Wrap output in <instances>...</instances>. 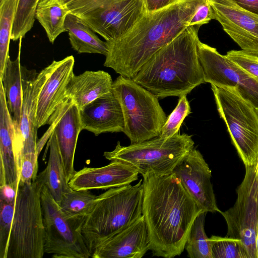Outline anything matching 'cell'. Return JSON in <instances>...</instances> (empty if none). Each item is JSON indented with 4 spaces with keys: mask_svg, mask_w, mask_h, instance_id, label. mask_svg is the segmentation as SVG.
I'll return each mask as SVG.
<instances>
[{
    "mask_svg": "<svg viewBox=\"0 0 258 258\" xmlns=\"http://www.w3.org/2000/svg\"><path fill=\"white\" fill-rule=\"evenodd\" d=\"M143 177L142 215L153 255L179 256L195 219L204 211L173 173L164 176L149 173Z\"/></svg>",
    "mask_w": 258,
    "mask_h": 258,
    "instance_id": "cell-1",
    "label": "cell"
},
{
    "mask_svg": "<svg viewBox=\"0 0 258 258\" xmlns=\"http://www.w3.org/2000/svg\"><path fill=\"white\" fill-rule=\"evenodd\" d=\"M204 0H176L160 10L147 12L120 39L107 42L104 66L132 79L158 50L188 27L198 6Z\"/></svg>",
    "mask_w": 258,
    "mask_h": 258,
    "instance_id": "cell-2",
    "label": "cell"
},
{
    "mask_svg": "<svg viewBox=\"0 0 258 258\" xmlns=\"http://www.w3.org/2000/svg\"><path fill=\"white\" fill-rule=\"evenodd\" d=\"M199 29L184 30L154 54L132 79L160 99L187 95L205 83L198 50Z\"/></svg>",
    "mask_w": 258,
    "mask_h": 258,
    "instance_id": "cell-3",
    "label": "cell"
},
{
    "mask_svg": "<svg viewBox=\"0 0 258 258\" xmlns=\"http://www.w3.org/2000/svg\"><path fill=\"white\" fill-rule=\"evenodd\" d=\"M144 195L141 179L134 185L109 188L97 196L92 210L80 226L91 255L102 242L142 215Z\"/></svg>",
    "mask_w": 258,
    "mask_h": 258,
    "instance_id": "cell-4",
    "label": "cell"
},
{
    "mask_svg": "<svg viewBox=\"0 0 258 258\" xmlns=\"http://www.w3.org/2000/svg\"><path fill=\"white\" fill-rule=\"evenodd\" d=\"M46 169L31 183L19 185L6 258H42L45 229L41 193Z\"/></svg>",
    "mask_w": 258,
    "mask_h": 258,
    "instance_id": "cell-5",
    "label": "cell"
},
{
    "mask_svg": "<svg viewBox=\"0 0 258 258\" xmlns=\"http://www.w3.org/2000/svg\"><path fill=\"white\" fill-rule=\"evenodd\" d=\"M191 135L178 133L165 138L158 136L140 143L122 146L103 156L108 160H120L133 166L142 176L149 173L164 176L172 173L177 164L194 148Z\"/></svg>",
    "mask_w": 258,
    "mask_h": 258,
    "instance_id": "cell-6",
    "label": "cell"
},
{
    "mask_svg": "<svg viewBox=\"0 0 258 258\" xmlns=\"http://www.w3.org/2000/svg\"><path fill=\"white\" fill-rule=\"evenodd\" d=\"M112 91L123 114V133L131 144L158 137L167 116L159 99L132 79L119 75L113 82Z\"/></svg>",
    "mask_w": 258,
    "mask_h": 258,
    "instance_id": "cell-7",
    "label": "cell"
},
{
    "mask_svg": "<svg viewBox=\"0 0 258 258\" xmlns=\"http://www.w3.org/2000/svg\"><path fill=\"white\" fill-rule=\"evenodd\" d=\"M67 6L107 42L125 35L146 13L145 0H74Z\"/></svg>",
    "mask_w": 258,
    "mask_h": 258,
    "instance_id": "cell-8",
    "label": "cell"
},
{
    "mask_svg": "<svg viewBox=\"0 0 258 258\" xmlns=\"http://www.w3.org/2000/svg\"><path fill=\"white\" fill-rule=\"evenodd\" d=\"M217 108L245 166L258 158V112L237 93L211 85Z\"/></svg>",
    "mask_w": 258,
    "mask_h": 258,
    "instance_id": "cell-9",
    "label": "cell"
},
{
    "mask_svg": "<svg viewBox=\"0 0 258 258\" xmlns=\"http://www.w3.org/2000/svg\"><path fill=\"white\" fill-rule=\"evenodd\" d=\"M41 203L45 229V253L55 258L91 257L80 231L82 223L66 218L47 187L43 185Z\"/></svg>",
    "mask_w": 258,
    "mask_h": 258,
    "instance_id": "cell-10",
    "label": "cell"
},
{
    "mask_svg": "<svg viewBox=\"0 0 258 258\" xmlns=\"http://www.w3.org/2000/svg\"><path fill=\"white\" fill-rule=\"evenodd\" d=\"M245 167L243 180L236 192L234 206L220 212L227 225L226 237L241 241L248 258H257L255 246L258 224V162Z\"/></svg>",
    "mask_w": 258,
    "mask_h": 258,
    "instance_id": "cell-11",
    "label": "cell"
},
{
    "mask_svg": "<svg viewBox=\"0 0 258 258\" xmlns=\"http://www.w3.org/2000/svg\"><path fill=\"white\" fill-rule=\"evenodd\" d=\"M198 54L205 83L235 92L258 108V80L226 55L199 40Z\"/></svg>",
    "mask_w": 258,
    "mask_h": 258,
    "instance_id": "cell-12",
    "label": "cell"
},
{
    "mask_svg": "<svg viewBox=\"0 0 258 258\" xmlns=\"http://www.w3.org/2000/svg\"><path fill=\"white\" fill-rule=\"evenodd\" d=\"M53 66L52 62L39 73L35 70H29L23 81L21 117L18 127L15 128V149L19 168L24 154L38 153L36 123L38 98Z\"/></svg>",
    "mask_w": 258,
    "mask_h": 258,
    "instance_id": "cell-13",
    "label": "cell"
},
{
    "mask_svg": "<svg viewBox=\"0 0 258 258\" xmlns=\"http://www.w3.org/2000/svg\"><path fill=\"white\" fill-rule=\"evenodd\" d=\"M47 124L50 126L37 143V151L39 153L41 152L53 132L69 182L76 172L74 167L75 154L78 137L82 131L79 109L71 97L64 98Z\"/></svg>",
    "mask_w": 258,
    "mask_h": 258,
    "instance_id": "cell-14",
    "label": "cell"
},
{
    "mask_svg": "<svg viewBox=\"0 0 258 258\" xmlns=\"http://www.w3.org/2000/svg\"><path fill=\"white\" fill-rule=\"evenodd\" d=\"M214 19L242 50L258 55V16L231 0H208Z\"/></svg>",
    "mask_w": 258,
    "mask_h": 258,
    "instance_id": "cell-15",
    "label": "cell"
},
{
    "mask_svg": "<svg viewBox=\"0 0 258 258\" xmlns=\"http://www.w3.org/2000/svg\"><path fill=\"white\" fill-rule=\"evenodd\" d=\"M172 173L204 211L220 213L211 181V170L198 150L194 148L177 164Z\"/></svg>",
    "mask_w": 258,
    "mask_h": 258,
    "instance_id": "cell-16",
    "label": "cell"
},
{
    "mask_svg": "<svg viewBox=\"0 0 258 258\" xmlns=\"http://www.w3.org/2000/svg\"><path fill=\"white\" fill-rule=\"evenodd\" d=\"M151 250L150 236L142 215L132 224L98 245L93 258H141Z\"/></svg>",
    "mask_w": 258,
    "mask_h": 258,
    "instance_id": "cell-17",
    "label": "cell"
},
{
    "mask_svg": "<svg viewBox=\"0 0 258 258\" xmlns=\"http://www.w3.org/2000/svg\"><path fill=\"white\" fill-rule=\"evenodd\" d=\"M139 174L130 164L113 160L103 167H85L76 171L69 185L76 190L106 189L130 184L138 180Z\"/></svg>",
    "mask_w": 258,
    "mask_h": 258,
    "instance_id": "cell-18",
    "label": "cell"
},
{
    "mask_svg": "<svg viewBox=\"0 0 258 258\" xmlns=\"http://www.w3.org/2000/svg\"><path fill=\"white\" fill-rule=\"evenodd\" d=\"M81 129L97 136L106 133L124 132V120L120 104L112 91L79 109Z\"/></svg>",
    "mask_w": 258,
    "mask_h": 258,
    "instance_id": "cell-19",
    "label": "cell"
},
{
    "mask_svg": "<svg viewBox=\"0 0 258 258\" xmlns=\"http://www.w3.org/2000/svg\"><path fill=\"white\" fill-rule=\"evenodd\" d=\"M53 66L39 94L37 112V128L47 124L59 105L66 97L68 82L74 73L73 55L52 61Z\"/></svg>",
    "mask_w": 258,
    "mask_h": 258,
    "instance_id": "cell-20",
    "label": "cell"
},
{
    "mask_svg": "<svg viewBox=\"0 0 258 258\" xmlns=\"http://www.w3.org/2000/svg\"><path fill=\"white\" fill-rule=\"evenodd\" d=\"M15 130L0 81V185L8 184L17 190L19 170L15 149Z\"/></svg>",
    "mask_w": 258,
    "mask_h": 258,
    "instance_id": "cell-21",
    "label": "cell"
},
{
    "mask_svg": "<svg viewBox=\"0 0 258 258\" xmlns=\"http://www.w3.org/2000/svg\"><path fill=\"white\" fill-rule=\"evenodd\" d=\"M113 81L104 71H86L73 73L66 88V96L71 97L80 109L97 98L112 91Z\"/></svg>",
    "mask_w": 258,
    "mask_h": 258,
    "instance_id": "cell-22",
    "label": "cell"
},
{
    "mask_svg": "<svg viewBox=\"0 0 258 258\" xmlns=\"http://www.w3.org/2000/svg\"><path fill=\"white\" fill-rule=\"evenodd\" d=\"M21 43V40L20 41L17 58L14 60H12L10 57L8 58L3 75L0 77L15 128L18 127L20 122L22 105L23 83L29 71L20 62Z\"/></svg>",
    "mask_w": 258,
    "mask_h": 258,
    "instance_id": "cell-23",
    "label": "cell"
},
{
    "mask_svg": "<svg viewBox=\"0 0 258 258\" xmlns=\"http://www.w3.org/2000/svg\"><path fill=\"white\" fill-rule=\"evenodd\" d=\"M64 27L72 47L75 51L79 53L107 55L106 42L101 40L96 33L78 17L69 12L66 18Z\"/></svg>",
    "mask_w": 258,
    "mask_h": 258,
    "instance_id": "cell-24",
    "label": "cell"
},
{
    "mask_svg": "<svg viewBox=\"0 0 258 258\" xmlns=\"http://www.w3.org/2000/svg\"><path fill=\"white\" fill-rule=\"evenodd\" d=\"M49 156L46 169L45 185L58 204L63 195L71 188L69 185L55 134L49 139Z\"/></svg>",
    "mask_w": 258,
    "mask_h": 258,
    "instance_id": "cell-25",
    "label": "cell"
},
{
    "mask_svg": "<svg viewBox=\"0 0 258 258\" xmlns=\"http://www.w3.org/2000/svg\"><path fill=\"white\" fill-rule=\"evenodd\" d=\"M69 11L59 0H42L36 13V19L45 31L49 41L53 43L62 33L67 32L64 27Z\"/></svg>",
    "mask_w": 258,
    "mask_h": 258,
    "instance_id": "cell-26",
    "label": "cell"
},
{
    "mask_svg": "<svg viewBox=\"0 0 258 258\" xmlns=\"http://www.w3.org/2000/svg\"><path fill=\"white\" fill-rule=\"evenodd\" d=\"M96 197L89 190L71 188L63 195L58 205L66 218L82 223L92 210Z\"/></svg>",
    "mask_w": 258,
    "mask_h": 258,
    "instance_id": "cell-27",
    "label": "cell"
},
{
    "mask_svg": "<svg viewBox=\"0 0 258 258\" xmlns=\"http://www.w3.org/2000/svg\"><path fill=\"white\" fill-rule=\"evenodd\" d=\"M207 212H201L195 219L185 244L187 256L190 258H213L211 243L205 231Z\"/></svg>",
    "mask_w": 258,
    "mask_h": 258,
    "instance_id": "cell-28",
    "label": "cell"
},
{
    "mask_svg": "<svg viewBox=\"0 0 258 258\" xmlns=\"http://www.w3.org/2000/svg\"><path fill=\"white\" fill-rule=\"evenodd\" d=\"M16 6L17 0H0V77L10 57L9 45Z\"/></svg>",
    "mask_w": 258,
    "mask_h": 258,
    "instance_id": "cell-29",
    "label": "cell"
},
{
    "mask_svg": "<svg viewBox=\"0 0 258 258\" xmlns=\"http://www.w3.org/2000/svg\"><path fill=\"white\" fill-rule=\"evenodd\" d=\"M42 0H17V6L11 39L23 38L33 27L37 7Z\"/></svg>",
    "mask_w": 258,
    "mask_h": 258,
    "instance_id": "cell-30",
    "label": "cell"
},
{
    "mask_svg": "<svg viewBox=\"0 0 258 258\" xmlns=\"http://www.w3.org/2000/svg\"><path fill=\"white\" fill-rule=\"evenodd\" d=\"M209 240L213 258H248L239 239L213 235Z\"/></svg>",
    "mask_w": 258,
    "mask_h": 258,
    "instance_id": "cell-31",
    "label": "cell"
},
{
    "mask_svg": "<svg viewBox=\"0 0 258 258\" xmlns=\"http://www.w3.org/2000/svg\"><path fill=\"white\" fill-rule=\"evenodd\" d=\"M191 112V108L186 95L179 97L176 106L167 117L159 136L168 138L179 133L183 121Z\"/></svg>",
    "mask_w": 258,
    "mask_h": 258,
    "instance_id": "cell-32",
    "label": "cell"
},
{
    "mask_svg": "<svg viewBox=\"0 0 258 258\" xmlns=\"http://www.w3.org/2000/svg\"><path fill=\"white\" fill-rule=\"evenodd\" d=\"M15 203L0 202V258H6Z\"/></svg>",
    "mask_w": 258,
    "mask_h": 258,
    "instance_id": "cell-33",
    "label": "cell"
},
{
    "mask_svg": "<svg viewBox=\"0 0 258 258\" xmlns=\"http://www.w3.org/2000/svg\"><path fill=\"white\" fill-rule=\"evenodd\" d=\"M258 80V55L244 50H232L225 55Z\"/></svg>",
    "mask_w": 258,
    "mask_h": 258,
    "instance_id": "cell-34",
    "label": "cell"
},
{
    "mask_svg": "<svg viewBox=\"0 0 258 258\" xmlns=\"http://www.w3.org/2000/svg\"><path fill=\"white\" fill-rule=\"evenodd\" d=\"M38 155L37 152H30L22 156L19 171V185L31 183L37 178Z\"/></svg>",
    "mask_w": 258,
    "mask_h": 258,
    "instance_id": "cell-35",
    "label": "cell"
},
{
    "mask_svg": "<svg viewBox=\"0 0 258 258\" xmlns=\"http://www.w3.org/2000/svg\"><path fill=\"white\" fill-rule=\"evenodd\" d=\"M212 19H214L212 8L208 0H204L198 6L191 16L188 27L196 26L200 28Z\"/></svg>",
    "mask_w": 258,
    "mask_h": 258,
    "instance_id": "cell-36",
    "label": "cell"
},
{
    "mask_svg": "<svg viewBox=\"0 0 258 258\" xmlns=\"http://www.w3.org/2000/svg\"><path fill=\"white\" fill-rule=\"evenodd\" d=\"M17 191L18 190L10 184L0 185V202L15 203Z\"/></svg>",
    "mask_w": 258,
    "mask_h": 258,
    "instance_id": "cell-37",
    "label": "cell"
},
{
    "mask_svg": "<svg viewBox=\"0 0 258 258\" xmlns=\"http://www.w3.org/2000/svg\"><path fill=\"white\" fill-rule=\"evenodd\" d=\"M176 0H145L146 12H155L173 4Z\"/></svg>",
    "mask_w": 258,
    "mask_h": 258,
    "instance_id": "cell-38",
    "label": "cell"
},
{
    "mask_svg": "<svg viewBox=\"0 0 258 258\" xmlns=\"http://www.w3.org/2000/svg\"><path fill=\"white\" fill-rule=\"evenodd\" d=\"M241 8L258 16V0H231Z\"/></svg>",
    "mask_w": 258,
    "mask_h": 258,
    "instance_id": "cell-39",
    "label": "cell"
},
{
    "mask_svg": "<svg viewBox=\"0 0 258 258\" xmlns=\"http://www.w3.org/2000/svg\"><path fill=\"white\" fill-rule=\"evenodd\" d=\"M255 246H256V256L258 258V224L257 227L256 233V238H255Z\"/></svg>",
    "mask_w": 258,
    "mask_h": 258,
    "instance_id": "cell-40",
    "label": "cell"
},
{
    "mask_svg": "<svg viewBox=\"0 0 258 258\" xmlns=\"http://www.w3.org/2000/svg\"><path fill=\"white\" fill-rule=\"evenodd\" d=\"M63 5L67 6L74 0H59Z\"/></svg>",
    "mask_w": 258,
    "mask_h": 258,
    "instance_id": "cell-41",
    "label": "cell"
},
{
    "mask_svg": "<svg viewBox=\"0 0 258 258\" xmlns=\"http://www.w3.org/2000/svg\"><path fill=\"white\" fill-rule=\"evenodd\" d=\"M257 109V112H258V108H257V109Z\"/></svg>",
    "mask_w": 258,
    "mask_h": 258,
    "instance_id": "cell-42",
    "label": "cell"
},
{
    "mask_svg": "<svg viewBox=\"0 0 258 258\" xmlns=\"http://www.w3.org/2000/svg\"><path fill=\"white\" fill-rule=\"evenodd\" d=\"M257 162H258V158H257Z\"/></svg>",
    "mask_w": 258,
    "mask_h": 258,
    "instance_id": "cell-43",
    "label": "cell"
}]
</instances>
